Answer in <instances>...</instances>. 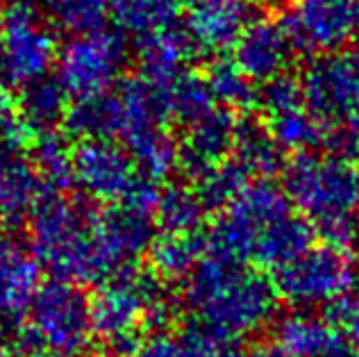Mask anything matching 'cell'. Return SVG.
<instances>
[{
    "mask_svg": "<svg viewBox=\"0 0 359 357\" xmlns=\"http://www.w3.org/2000/svg\"><path fill=\"white\" fill-rule=\"evenodd\" d=\"M234 135H237V119L230 109L216 107L212 114L189 126L184 144L180 146L177 162L198 182L212 168L225 162V157L234 148Z\"/></svg>",
    "mask_w": 359,
    "mask_h": 357,
    "instance_id": "obj_17",
    "label": "cell"
},
{
    "mask_svg": "<svg viewBox=\"0 0 359 357\" xmlns=\"http://www.w3.org/2000/svg\"><path fill=\"white\" fill-rule=\"evenodd\" d=\"M39 289L41 267L34 252L12 234L0 232V323L21 321Z\"/></svg>",
    "mask_w": 359,
    "mask_h": 357,
    "instance_id": "obj_15",
    "label": "cell"
},
{
    "mask_svg": "<svg viewBox=\"0 0 359 357\" xmlns=\"http://www.w3.org/2000/svg\"><path fill=\"white\" fill-rule=\"evenodd\" d=\"M64 126L69 135L80 137L82 142H111L121 139L123 133V107L116 91L102 96L78 100L66 109Z\"/></svg>",
    "mask_w": 359,
    "mask_h": 357,
    "instance_id": "obj_19",
    "label": "cell"
},
{
    "mask_svg": "<svg viewBox=\"0 0 359 357\" xmlns=\"http://www.w3.org/2000/svg\"><path fill=\"white\" fill-rule=\"evenodd\" d=\"M203 214L205 208L196 189H189L184 184H171L159 191L153 216L155 225H159L164 234H198Z\"/></svg>",
    "mask_w": 359,
    "mask_h": 357,
    "instance_id": "obj_26",
    "label": "cell"
},
{
    "mask_svg": "<svg viewBox=\"0 0 359 357\" xmlns=\"http://www.w3.org/2000/svg\"><path fill=\"white\" fill-rule=\"evenodd\" d=\"M255 18L252 0H191L187 5L184 30L194 53L221 55L234 50Z\"/></svg>",
    "mask_w": 359,
    "mask_h": 357,
    "instance_id": "obj_13",
    "label": "cell"
},
{
    "mask_svg": "<svg viewBox=\"0 0 359 357\" xmlns=\"http://www.w3.org/2000/svg\"><path fill=\"white\" fill-rule=\"evenodd\" d=\"M66 91L57 78H41L21 89V96L16 100V107L21 112L27 128L32 135L53 133V128L66 116Z\"/></svg>",
    "mask_w": 359,
    "mask_h": 357,
    "instance_id": "obj_22",
    "label": "cell"
},
{
    "mask_svg": "<svg viewBox=\"0 0 359 357\" xmlns=\"http://www.w3.org/2000/svg\"><path fill=\"white\" fill-rule=\"evenodd\" d=\"M266 130L276 139L282 150H296V153H314L316 146H325L327 130L307 112V107L289 109L285 114L269 116Z\"/></svg>",
    "mask_w": 359,
    "mask_h": 357,
    "instance_id": "obj_27",
    "label": "cell"
},
{
    "mask_svg": "<svg viewBox=\"0 0 359 357\" xmlns=\"http://www.w3.org/2000/svg\"><path fill=\"white\" fill-rule=\"evenodd\" d=\"M155 216L135 208L96 210L48 194L32 214V252L64 283H109L153 246Z\"/></svg>",
    "mask_w": 359,
    "mask_h": 357,
    "instance_id": "obj_1",
    "label": "cell"
},
{
    "mask_svg": "<svg viewBox=\"0 0 359 357\" xmlns=\"http://www.w3.org/2000/svg\"><path fill=\"white\" fill-rule=\"evenodd\" d=\"M337 328L344 332V337L359 351V294H351L341 303L334 305Z\"/></svg>",
    "mask_w": 359,
    "mask_h": 357,
    "instance_id": "obj_34",
    "label": "cell"
},
{
    "mask_svg": "<svg viewBox=\"0 0 359 357\" xmlns=\"http://www.w3.org/2000/svg\"><path fill=\"white\" fill-rule=\"evenodd\" d=\"M232 62L245 78L257 82H271L285 75L298 55L285 23L276 18H255L248 30L234 46Z\"/></svg>",
    "mask_w": 359,
    "mask_h": 357,
    "instance_id": "obj_14",
    "label": "cell"
},
{
    "mask_svg": "<svg viewBox=\"0 0 359 357\" xmlns=\"http://www.w3.org/2000/svg\"><path fill=\"white\" fill-rule=\"evenodd\" d=\"M168 316L166 291L159 280L139 274H123L105 283L91 298V325L114 357L135 355L141 330L162 325Z\"/></svg>",
    "mask_w": 359,
    "mask_h": 357,
    "instance_id": "obj_4",
    "label": "cell"
},
{
    "mask_svg": "<svg viewBox=\"0 0 359 357\" xmlns=\"http://www.w3.org/2000/svg\"><path fill=\"white\" fill-rule=\"evenodd\" d=\"M109 14L118 32L132 34L135 43L184 23L173 0H109Z\"/></svg>",
    "mask_w": 359,
    "mask_h": 357,
    "instance_id": "obj_20",
    "label": "cell"
},
{
    "mask_svg": "<svg viewBox=\"0 0 359 357\" xmlns=\"http://www.w3.org/2000/svg\"><path fill=\"white\" fill-rule=\"evenodd\" d=\"M250 180L252 177L234 159H225L198 180L196 194L205 210H225Z\"/></svg>",
    "mask_w": 359,
    "mask_h": 357,
    "instance_id": "obj_31",
    "label": "cell"
},
{
    "mask_svg": "<svg viewBox=\"0 0 359 357\" xmlns=\"http://www.w3.org/2000/svg\"><path fill=\"white\" fill-rule=\"evenodd\" d=\"M285 194L311 228L330 243L353 237L359 208V175L348 159L300 153L285 168Z\"/></svg>",
    "mask_w": 359,
    "mask_h": 357,
    "instance_id": "obj_3",
    "label": "cell"
},
{
    "mask_svg": "<svg viewBox=\"0 0 359 357\" xmlns=\"http://www.w3.org/2000/svg\"><path fill=\"white\" fill-rule=\"evenodd\" d=\"M18 357H82V355L53 353V351H41V349H18Z\"/></svg>",
    "mask_w": 359,
    "mask_h": 357,
    "instance_id": "obj_37",
    "label": "cell"
},
{
    "mask_svg": "<svg viewBox=\"0 0 359 357\" xmlns=\"http://www.w3.org/2000/svg\"><path fill=\"white\" fill-rule=\"evenodd\" d=\"M355 0H294L280 18L298 53H339L353 36Z\"/></svg>",
    "mask_w": 359,
    "mask_h": 357,
    "instance_id": "obj_12",
    "label": "cell"
},
{
    "mask_svg": "<svg viewBox=\"0 0 359 357\" xmlns=\"http://www.w3.org/2000/svg\"><path fill=\"white\" fill-rule=\"evenodd\" d=\"M232 153L234 162L257 180H266L269 175L282 168V148L271 137L269 130L252 119L237 121Z\"/></svg>",
    "mask_w": 359,
    "mask_h": 357,
    "instance_id": "obj_21",
    "label": "cell"
},
{
    "mask_svg": "<svg viewBox=\"0 0 359 357\" xmlns=\"http://www.w3.org/2000/svg\"><path fill=\"white\" fill-rule=\"evenodd\" d=\"M291 214L294 210L282 187L269 180H250L207 232L205 255L250 264L264 237Z\"/></svg>",
    "mask_w": 359,
    "mask_h": 357,
    "instance_id": "obj_5",
    "label": "cell"
},
{
    "mask_svg": "<svg viewBox=\"0 0 359 357\" xmlns=\"http://www.w3.org/2000/svg\"><path fill=\"white\" fill-rule=\"evenodd\" d=\"M128 64V43L118 30L75 34L57 55V82L75 100L111 91Z\"/></svg>",
    "mask_w": 359,
    "mask_h": 357,
    "instance_id": "obj_10",
    "label": "cell"
},
{
    "mask_svg": "<svg viewBox=\"0 0 359 357\" xmlns=\"http://www.w3.org/2000/svg\"><path fill=\"white\" fill-rule=\"evenodd\" d=\"M46 9L55 25L75 34L98 32L109 16V0H34Z\"/></svg>",
    "mask_w": 359,
    "mask_h": 357,
    "instance_id": "obj_29",
    "label": "cell"
},
{
    "mask_svg": "<svg viewBox=\"0 0 359 357\" xmlns=\"http://www.w3.org/2000/svg\"><path fill=\"white\" fill-rule=\"evenodd\" d=\"M60 43L32 0H14L0 14V60L9 84H30L57 64Z\"/></svg>",
    "mask_w": 359,
    "mask_h": 357,
    "instance_id": "obj_9",
    "label": "cell"
},
{
    "mask_svg": "<svg viewBox=\"0 0 359 357\" xmlns=\"http://www.w3.org/2000/svg\"><path fill=\"white\" fill-rule=\"evenodd\" d=\"M214 100L225 109H248L259 105V89L228 58H216L205 75Z\"/></svg>",
    "mask_w": 359,
    "mask_h": 357,
    "instance_id": "obj_28",
    "label": "cell"
},
{
    "mask_svg": "<svg viewBox=\"0 0 359 357\" xmlns=\"http://www.w3.org/2000/svg\"><path fill=\"white\" fill-rule=\"evenodd\" d=\"M351 39L355 41V50H359V0L355 3V14H353V36Z\"/></svg>",
    "mask_w": 359,
    "mask_h": 357,
    "instance_id": "obj_38",
    "label": "cell"
},
{
    "mask_svg": "<svg viewBox=\"0 0 359 357\" xmlns=\"http://www.w3.org/2000/svg\"><path fill=\"white\" fill-rule=\"evenodd\" d=\"M302 105H305V98H302L300 80L289 73L266 82L259 89V107L266 119L285 114V112L302 107Z\"/></svg>",
    "mask_w": 359,
    "mask_h": 357,
    "instance_id": "obj_33",
    "label": "cell"
},
{
    "mask_svg": "<svg viewBox=\"0 0 359 357\" xmlns=\"http://www.w3.org/2000/svg\"><path fill=\"white\" fill-rule=\"evenodd\" d=\"M205 255V239L201 234H162L150 246V262L159 278H189Z\"/></svg>",
    "mask_w": 359,
    "mask_h": 357,
    "instance_id": "obj_25",
    "label": "cell"
},
{
    "mask_svg": "<svg viewBox=\"0 0 359 357\" xmlns=\"http://www.w3.org/2000/svg\"><path fill=\"white\" fill-rule=\"evenodd\" d=\"M355 237H357V246H359V221H357V230H355Z\"/></svg>",
    "mask_w": 359,
    "mask_h": 357,
    "instance_id": "obj_42",
    "label": "cell"
},
{
    "mask_svg": "<svg viewBox=\"0 0 359 357\" xmlns=\"http://www.w3.org/2000/svg\"><path fill=\"white\" fill-rule=\"evenodd\" d=\"M245 357H289V355L282 351L278 344H259Z\"/></svg>",
    "mask_w": 359,
    "mask_h": 357,
    "instance_id": "obj_36",
    "label": "cell"
},
{
    "mask_svg": "<svg viewBox=\"0 0 359 357\" xmlns=\"http://www.w3.org/2000/svg\"><path fill=\"white\" fill-rule=\"evenodd\" d=\"M177 357H245L234 339H225L203 328L177 335Z\"/></svg>",
    "mask_w": 359,
    "mask_h": 357,
    "instance_id": "obj_32",
    "label": "cell"
},
{
    "mask_svg": "<svg viewBox=\"0 0 359 357\" xmlns=\"http://www.w3.org/2000/svg\"><path fill=\"white\" fill-rule=\"evenodd\" d=\"M346 128L348 130H351V133H353V137L357 139V142H359V105H357V109L353 112V116L351 119H348V123H346Z\"/></svg>",
    "mask_w": 359,
    "mask_h": 357,
    "instance_id": "obj_39",
    "label": "cell"
},
{
    "mask_svg": "<svg viewBox=\"0 0 359 357\" xmlns=\"http://www.w3.org/2000/svg\"><path fill=\"white\" fill-rule=\"evenodd\" d=\"M157 89V87H155ZM164 96L168 119H175L184 126H194L201 119L219 107V102L214 100L212 89L203 75L184 71L182 75L168 84V87L159 89Z\"/></svg>",
    "mask_w": 359,
    "mask_h": 357,
    "instance_id": "obj_24",
    "label": "cell"
},
{
    "mask_svg": "<svg viewBox=\"0 0 359 357\" xmlns=\"http://www.w3.org/2000/svg\"><path fill=\"white\" fill-rule=\"evenodd\" d=\"M173 3H177V5H189L191 0H173Z\"/></svg>",
    "mask_w": 359,
    "mask_h": 357,
    "instance_id": "obj_41",
    "label": "cell"
},
{
    "mask_svg": "<svg viewBox=\"0 0 359 357\" xmlns=\"http://www.w3.org/2000/svg\"><path fill=\"white\" fill-rule=\"evenodd\" d=\"M91 337V300L73 283L53 280L36 291L18 349L82 355Z\"/></svg>",
    "mask_w": 359,
    "mask_h": 357,
    "instance_id": "obj_6",
    "label": "cell"
},
{
    "mask_svg": "<svg viewBox=\"0 0 359 357\" xmlns=\"http://www.w3.org/2000/svg\"><path fill=\"white\" fill-rule=\"evenodd\" d=\"M111 357H114V355H111Z\"/></svg>",
    "mask_w": 359,
    "mask_h": 357,
    "instance_id": "obj_43",
    "label": "cell"
},
{
    "mask_svg": "<svg viewBox=\"0 0 359 357\" xmlns=\"http://www.w3.org/2000/svg\"><path fill=\"white\" fill-rule=\"evenodd\" d=\"M276 344L289 357H359V351L334 323L309 312L282 318Z\"/></svg>",
    "mask_w": 359,
    "mask_h": 357,
    "instance_id": "obj_18",
    "label": "cell"
},
{
    "mask_svg": "<svg viewBox=\"0 0 359 357\" xmlns=\"http://www.w3.org/2000/svg\"><path fill=\"white\" fill-rule=\"evenodd\" d=\"M184 296L198 328L234 342L266 328L278 307L276 287L269 278L248 264L212 255L198 262Z\"/></svg>",
    "mask_w": 359,
    "mask_h": 357,
    "instance_id": "obj_2",
    "label": "cell"
},
{
    "mask_svg": "<svg viewBox=\"0 0 359 357\" xmlns=\"http://www.w3.org/2000/svg\"><path fill=\"white\" fill-rule=\"evenodd\" d=\"M43 198V182L30 157L0 139V225L16 228L32 219Z\"/></svg>",
    "mask_w": 359,
    "mask_h": 357,
    "instance_id": "obj_16",
    "label": "cell"
},
{
    "mask_svg": "<svg viewBox=\"0 0 359 357\" xmlns=\"http://www.w3.org/2000/svg\"><path fill=\"white\" fill-rule=\"evenodd\" d=\"M355 285V262L337 243H316L280 267L273 280L278 298L302 309L334 307L353 294Z\"/></svg>",
    "mask_w": 359,
    "mask_h": 357,
    "instance_id": "obj_8",
    "label": "cell"
},
{
    "mask_svg": "<svg viewBox=\"0 0 359 357\" xmlns=\"http://www.w3.org/2000/svg\"><path fill=\"white\" fill-rule=\"evenodd\" d=\"M135 357H177V337L171 335H153L141 342Z\"/></svg>",
    "mask_w": 359,
    "mask_h": 357,
    "instance_id": "obj_35",
    "label": "cell"
},
{
    "mask_svg": "<svg viewBox=\"0 0 359 357\" xmlns=\"http://www.w3.org/2000/svg\"><path fill=\"white\" fill-rule=\"evenodd\" d=\"M73 177L93 201L155 214L159 189L114 142H82L73 150Z\"/></svg>",
    "mask_w": 359,
    "mask_h": 357,
    "instance_id": "obj_7",
    "label": "cell"
},
{
    "mask_svg": "<svg viewBox=\"0 0 359 357\" xmlns=\"http://www.w3.org/2000/svg\"><path fill=\"white\" fill-rule=\"evenodd\" d=\"M32 164L39 173L43 187L60 189L73 180V150L66 144V139L57 133L34 135Z\"/></svg>",
    "mask_w": 359,
    "mask_h": 357,
    "instance_id": "obj_30",
    "label": "cell"
},
{
    "mask_svg": "<svg viewBox=\"0 0 359 357\" xmlns=\"http://www.w3.org/2000/svg\"><path fill=\"white\" fill-rule=\"evenodd\" d=\"M298 80L309 114L325 130L341 128L359 105V50L318 55Z\"/></svg>",
    "mask_w": 359,
    "mask_h": 357,
    "instance_id": "obj_11",
    "label": "cell"
},
{
    "mask_svg": "<svg viewBox=\"0 0 359 357\" xmlns=\"http://www.w3.org/2000/svg\"><path fill=\"white\" fill-rule=\"evenodd\" d=\"M0 357H16V353L9 349V346L3 339H0Z\"/></svg>",
    "mask_w": 359,
    "mask_h": 357,
    "instance_id": "obj_40",
    "label": "cell"
},
{
    "mask_svg": "<svg viewBox=\"0 0 359 357\" xmlns=\"http://www.w3.org/2000/svg\"><path fill=\"white\" fill-rule=\"evenodd\" d=\"M123 148L128 150L137 171L146 180L153 182L162 180V177L171 173L180 159V148L175 144V139L164 130V126L141 130L135 137L126 139Z\"/></svg>",
    "mask_w": 359,
    "mask_h": 357,
    "instance_id": "obj_23",
    "label": "cell"
}]
</instances>
